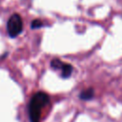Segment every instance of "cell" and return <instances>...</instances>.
<instances>
[{
  "label": "cell",
  "mask_w": 122,
  "mask_h": 122,
  "mask_svg": "<svg viewBox=\"0 0 122 122\" xmlns=\"http://www.w3.org/2000/svg\"><path fill=\"white\" fill-rule=\"evenodd\" d=\"M50 104V96L44 92H37L34 93L28 106V113L30 122H41L42 110Z\"/></svg>",
  "instance_id": "obj_1"
},
{
  "label": "cell",
  "mask_w": 122,
  "mask_h": 122,
  "mask_svg": "<svg viewBox=\"0 0 122 122\" xmlns=\"http://www.w3.org/2000/svg\"><path fill=\"white\" fill-rule=\"evenodd\" d=\"M7 30L8 34L11 38L17 37L23 30V21L19 14H12L7 23Z\"/></svg>",
  "instance_id": "obj_2"
},
{
  "label": "cell",
  "mask_w": 122,
  "mask_h": 122,
  "mask_svg": "<svg viewBox=\"0 0 122 122\" xmlns=\"http://www.w3.org/2000/svg\"><path fill=\"white\" fill-rule=\"evenodd\" d=\"M60 76L63 79L70 78L73 72V67L70 63H63L61 69H60Z\"/></svg>",
  "instance_id": "obj_3"
},
{
  "label": "cell",
  "mask_w": 122,
  "mask_h": 122,
  "mask_svg": "<svg viewBox=\"0 0 122 122\" xmlns=\"http://www.w3.org/2000/svg\"><path fill=\"white\" fill-rule=\"evenodd\" d=\"M94 97V90L93 88H88L86 90H83L79 93V98L83 101H90L93 99Z\"/></svg>",
  "instance_id": "obj_4"
},
{
  "label": "cell",
  "mask_w": 122,
  "mask_h": 122,
  "mask_svg": "<svg viewBox=\"0 0 122 122\" xmlns=\"http://www.w3.org/2000/svg\"><path fill=\"white\" fill-rule=\"evenodd\" d=\"M63 61L62 60H60V59H58V58H53V59H51V68L52 69V70H54V71H60V69H61V67H62V65H63Z\"/></svg>",
  "instance_id": "obj_5"
},
{
  "label": "cell",
  "mask_w": 122,
  "mask_h": 122,
  "mask_svg": "<svg viewBox=\"0 0 122 122\" xmlns=\"http://www.w3.org/2000/svg\"><path fill=\"white\" fill-rule=\"evenodd\" d=\"M45 26V24L40 20V19H34L31 21L30 23V28L32 30H36V29H41Z\"/></svg>",
  "instance_id": "obj_6"
}]
</instances>
